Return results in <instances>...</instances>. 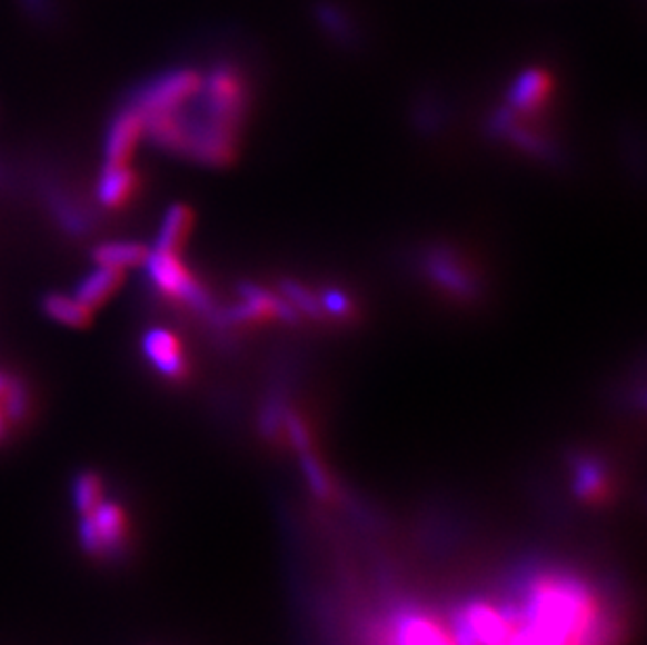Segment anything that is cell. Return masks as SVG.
<instances>
[{
  "instance_id": "obj_1",
  "label": "cell",
  "mask_w": 647,
  "mask_h": 645,
  "mask_svg": "<svg viewBox=\"0 0 647 645\" xmlns=\"http://www.w3.org/2000/svg\"><path fill=\"white\" fill-rule=\"evenodd\" d=\"M143 267L149 281L158 287L163 296L193 306L198 310L210 308L208 291L199 286L196 277L180 262L177 251L153 248L147 254Z\"/></svg>"
},
{
  "instance_id": "obj_2",
  "label": "cell",
  "mask_w": 647,
  "mask_h": 645,
  "mask_svg": "<svg viewBox=\"0 0 647 645\" xmlns=\"http://www.w3.org/2000/svg\"><path fill=\"white\" fill-rule=\"evenodd\" d=\"M201 80L203 78L193 70L160 73L153 80L145 82L143 87L132 90L128 97V106L143 111V116L182 108L196 97Z\"/></svg>"
},
{
  "instance_id": "obj_3",
  "label": "cell",
  "mask_w": 647,
  "mask_h": 645,
  "mask_svg": "<svg viewBox=\"0 0 647 645\" xmlns=\"http://www.w3.org/2000/svg\"><path fill=\"white\" fill-rule=\"evenodd\" d=\"M82 547L90 556H120L127 547V514L116 503L101 502L92 512L82 516L80 524Z\"/></svg>"
},
{
  "instance_id": "obj_4",
  "label": "cell",
  "mask_w": 647,
  "mask_h": 645,
  "mask_svg": "<svg viewBox=\"0 0 647 645\" xmlns=\"http://www.w3.org/2000/svg\"><path fill=\"white\" fill-rule=\"evenodd\" d=\"M145 137V116L132 106H125L116 111V116L109 122L108 135H106V161L116 163H128L130 156L135 153L137 145Z\"/></svg>"
},
{
  "instance_id": "obj_5",
  "label": "cell",
  "mask_w": 647,
  "mask_h": 645,
  "mask_svg": "<svg viewBox=\"0 0 647 645\" xmlns=\"http://www.w3.org/2000/svg\"><path fill=\"white\" fill-rule=\"evenodd\" d=\"M143 355L160 376L168 379H182L187 376V360L179 338L163 327L149 329L145 334Z\"/></svg>"
},
{
  "instance_id": "obj_6",
  "label": "cell",
  "mask_w": 647,
  "mask_h": 645,
  "mask_svg": "<svg viewBox=\"0 0 647 645\" xmlns=\"http://www.w3.org/2000/svg\"><path fill=\"white\" fill-rule=\"evenodd\" d=\"M137 185H139V179L128 163L106 161L101 177L97 180V201L103 208H111V210L120 208L132 198Z\"/></svg>"
},
{
  "instance_id": "obj_7",
  "label": "cell",
  "mask_w": 647,
  "mask_h": 645,
  "mask_svg": "<svg viewBox=\"0 0 647 645\" xmlns=\"http://www.w3.org/2000/svg\"><path fill=\"white\" fill-rule=\"evenodd\" d=\"M122 281H125V270L97 265L94 269L90 270L89 275H84L80 279L73 296L82 305L89 306L90 310H94L97 306L108 302L109 298L120 289Z\"/></svg>"
},
{
  "instance_id": "obj_8",
  "label": "cell",
  "mask_w": 647,
  "mask_h": 645,
  "mask_svg": "<svg viewBox=\"0 0 647 645\" xmlns=\"http://www.w3.org/2000/svg\"><path fill=\"white\" fill-rule=\"evenodd\" d=\"M147 254L149 248L137 241H106L92 250V260L111 269L128 270L143 267Z\"/></svg>"
},
{
  "instance_id": "obj_9",
  "label": "cell",
  "mask_w": 647,
  "mask_h": 645,
  "mask_svg": "<svg viewBox=\"0 0 647 645\" xmlns=\"http://www.w3.org/2000/svg\"><path fill=\"white\" fill-rule=\"evenodd\" d=\"M42 310L49 319L73 329H82L92 321L89 306L82 305L76 296L68 294H47L42 300Z\"/></svg>"
},
{
  "instance_id": "obj_10",
  "label": "cell",
  "mask_w": 647,
  "mask_h": 645,
  "mask_svg": "<svg viewBox=\"0 0 647 645\" xmlns=\"http://www.w3.org/2000/svg\"><path fill=\"white\" fill-rule=\"evenodd\" d=\"M395 623V645H450L447 635L426 618L405 614Z\"/></svg>"
},
{
  "instance_id": "obj_11",
  "label": "cell",
  "mask_w": 647,
  "mask_h": 645,
  "mask_svg": "<svg viewBox=\"0 0 647 645\" xmlns=\"http://www.w3.org/2000/svg\"><path fill=\"white\" fill-rule=\"evenodd\" d=\"M549 92V76L539 70L520 76L516 87L511 90V103L521 111H535L543 106Z\"/></svg>"
},
{
  "instance_id": "obj_12",
  "label": "cell",
  "mask_w": 647,
  "mask_h": 645,
  "mask_svg": "<svg viewBox=\"0 0 647 645\" xmlns=\"http://www.w3.org/2000/svg\"><path fill=\"white\" fill-rule=\"evenodd\" d=\"M191 222H193V215L187 206H180V204L172 206L163 215L162 227H160V234L156 239V248L179 251L180 241L189 234Z\"/></svg>"
},
{
  "instance_id": "obj_13",
  "label": "cell",
  "mask_w": 647,
  "mask_h": 645,
  "mask_svg": "<svg viewBox=\"0 0 647 645\" xmlns=\"http://www.w3.org/2000/svg\"><path fill=\"white\" fill-rule=\"evenodd\" d=\"M49 206L53 210L54 218L63 225V229L68 234L87 235L92 231V222H90L87 212L80 206H76V201L68 196H63L59 191H51Z\"/></svg>"
},
{
  "instance_id": "obj_14",
  "label": "cell",
  "mask_w": 647,
  "mask_h": 645,
  "mask_svg": "<svg viewBox=\"0 0 647 645\" xmlns=\"http://www.w3.org/2000/svg\"><path fill=\"white\" fill-rule=\"evenodd\" d=\"M431 272L434 277L442 284V286L449 287L455 294L459 296H469L471 291V284H469L468 275L461 272V267L459 262H455L450 256H434L430 262Z\"/></svg>"
},
{
  "instance_id": "obj_15",
  "label": "cell",
  "mask_w": 647,
  "mask_h": 645,
  "mask_svg": "<svg viewBox=\"0 0 647 645\" xmlns=\"http://www.w3.org/2000/svg\"><path fill=\"white\" fill-rule=\"evenodd\" d=\"M73 499L80 514H89L99 503L103 502V484L97 474H80L73 486Z\"/></svg>"
},
{
  "instance_id": "obj_16",
  "label": "cell",
  "mask_w": 647,
  "mask_h": 645,
  "mask_svg": "<svg viewBox=\"0 0 647 645\" xmlns=\"http://www.w3.org/2000/svg\"><path fill=\"white\" fill-rule=\"evenodd\" d=\"M578 483L576 488L585 495V497H597V493L604 488V474L601 469L595 466L594 462H585L578 467L576 472Z\"/></svg>"
},
{
  "instance_id": "obj_17",
  "label": "cell",
  "mask_w": 647,
  "mask_h": 645,
  "mask_svg": "<svg viewBox=\"0 0 647 645\" xmlns=\"http://www.w3.org/2000/svg\"><path fill=\"white\" fill-rule=\"evenodd\" d=\"M302 466H305V474L306 478H308V483L310 486L315 488V493L319 495V497H331V484H329V478H327V474H325L321 466L315 462V457L306 450L302 453Z\"/></svg>"
},
{
  "instance_id": "obj_18",
  "label": "cell",
  "mask_w": 647,
  "mask_h": 645,
  "mask_svg": "<svg viewBox=\"0 0 647 645\" xmlns=\"http://www.w3.org/2000/svg\"><path fill=\"white\" fill-rule=\"evenodd\" d=\"M21 4L28 9L30 16L34 18H51L53 13V4L51 0H21Z\"/></svg>"
}]
</instances>
